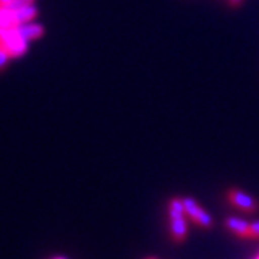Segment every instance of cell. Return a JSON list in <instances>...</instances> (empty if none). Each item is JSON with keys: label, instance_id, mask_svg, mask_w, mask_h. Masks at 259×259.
I'll return each mask as SVG.
<instances>
[{"label": "cell", "instance_id": "8992f818", "mask_svg": "<svg viewBox=\"0 0 259 259\" xmlns=\"http://www.w3.org/2000/svg\"><path fill=\"white\" fill-rule=\"evenodd\" d=\"M0 26L2 28H16L19 26L16 18H15V10L0 6Z\"/></svg>", "mask_w": 259, "mask_h": 259}, {"label": "cell", "instance_id": "8fae6325", "mask_svg": "<svg viewBox=\"0 0 259 259\" xmlns=\"http://www.w3.org/2000/svg\"><path fill=\"white\" fill-rule=\"evenodd\" d=\"M249 238H252V239H259V221L249 225Z\"/></svg>", "mask_w": 259, "mask_h": 259}, {"label": "cell", "instance_id": "5bb4252c", "mask_svg": "<svg viewBox=\"0 0 259 259\" xmlns=\"http://www.w3.org/2000/svg\"><path fill=\"white\" fill-rule=\"evenodd\" d=\"M147 259H157V258H147Z\"/></svg>", "mask_w": 259, "mask_h": 259}, {"label": "cell", "instance_id": "e0dca14e", "mask_svg": "<svg viewBox=\"0 0 259 259\" xmlns=\"http://www.w3.org/2000/svg\"><path fill=\"white\" fill-rule=\"evenodd\" d=\"M0 29H2V26H0Z\"/></svg>", "mask_w": 259, "mask_h": 259}, {"label": "cell", "instance_id": "6da1fadb", "mask_svg": "<svg viewBox=\"0 0 259 259\" xmlns=\"http://www.w3.org/2000/svg\"><path fill=\"white\" fill-rule=\"evenodd\" d=\"M168 214H170V233L173 241L180 243L186 241L187 236V221L186 209L182 197H173L168 202Z\"/></svg>", "mask_w": 259, "mask_h": 259}, {"label": "cell", "instance_id": "9a60e30c", "mask_svg": "<svg viewBox=\"0 0 259 259\" xmlns=\"http://www.w3.org/2000/svg\"><path fill=\"white\" fill-rule=\"evenodd\" d=\"M55 259H64V258H55Z\"/></svg>", "mask_w": 259, "mask_h": 259}, {"label": "cell", "instance_id": "277c9868", "mask_svg": "<svg viewBox=\"0 0 259 259\" xmlns=\"http://www.w3.org/2000/svg\"><path fill=\"white\" fill-rule=\"evenodd\" d=\"M26 42H28V39L20 36L18 32V28H16L15 32H13V35L6 42H3V44L8 48L10 56H19L22 55V54H25V51H26Z\"/></svg>", "mask_w": 259, "mask_h": 259}, {"label": "cell", "instance_id": "4fadbf2b", "mask_svg": "<svg viewBox=\"0 0 259 259\" xmlns=\"http://www.w3.org/2000/svg\"><path fill=\"white\" fill-rule=\"evenodd\" d=\"M13 0H0V6H5V8H8L10 6V3H12Z\"/></svg>", "mask_w": 259, "mask_h": 259}, {"label": "cell", "instance_id": "7c38bea8", "mask_svg": "<svg viewBox=\"0 0 259 259\" xmlns=\"http://www.w3.org/2000/svg\"><path fill=\"white\" fill-rule=\"evenodd\" d=\"M242 2H243V0H228V5H229L231 8H238Z\"/></svg>", "mask_w": 259, "mask_h": 259}, {"label": "cell", "instance_id": "9c48e42d", "mask_svg": "<svg viewBox=\"0 0 259 259\" xmlns=\"http://www.w3.org/2000/svg\"><path fill=\"white\" fill-rule=\"evenodd\" d=\"M9 51H8V48L6 45L0 40V71L6 66V62H8V59H9Z\"/></svg>", "mask_w": 259, "mask_h": 259}, {"label": "cell", "instance_id": "5b68a950", "mask_svg": "<svg viewBox=\"0 0 259 259\" xmlns=\"http://www.w3.org/2000/svg\"><path fill=\"white\" fill-rule=\"evenodd\" d=\"M249 225L250 223L233 216L225 219V226L228 228V231H231L239 238H249Z\"/></svg>", "mask_w": 259, "mask_h": 259}, {"label": "cell", "instance_id": "ba28073f", "mask_svg": "<svg viewBox=\"0 0 259 259\" xmlns=\"http://www.w3.org/2000/svg\"><path fill=\"white\" fill-rule=\"evenodd\" d=\"M18 32L20 36L25 39H37L44 35V28L40 25H29V26H20L18 28Z\"/></svg>", "mask_w": 259, "mask_h": 259}, {"label": "cell", "instance_id": "52a82bcc", "mask_svg": "<svg viewBox=\"0 0 259 259\" xmlns=\"http://www.w3.org/2000/svg\"><path fill=\"white\" fill-rule=\"evenodd\" d=\"M37 10L33 5H29V6H25L22 9L15 10V18H16V22L18 25L20 23H26L29 20H32L33 18H36Z\"/></svg>", "mask_w": 259, "mask_h": 259}, {"label": "cell", "instance_id": "3957f363", "mask_svg": "<svg viewBox=\"0 0 259 259\" xmlns=\"http://www.w3.org/2000/svg\"><path fill=\"white\" fill-rule=\"evenodd\" d=\"M183 203H185L186 214H187L194 223H197L199 226L206 228V229L212 228V216L206 212L203 207L194 200L193 197H183Z\"/></svg>", "mask_w": 259, "mask_h": 259}, {"label": "cell", "instance_id": "7a4b0ae2", "mask_svg": "<svg viewBox=\"0 0 259 259\" xmlns=\"http://www.w3.org/2000/svg\"><path fill=\"white\" fill-rule=\"evenodd\" d=\"M226 197L229 200V203L233 204L236 209H239L245 213H255L259 210V202L252 197L250 194L245 193L241 189H229Z\"/></svg>", "mask_w": 259, "mask_h": 259}, {"label": "cell", "instance_id": "2e32d148", "mask_svg": "<svg viewBox=\"0 0 259 259\" xmlns=\"http://www.w3.org/2000/svg\"><path fill=\"white\" fill-rule=\"evenodd\" d=\"M256 259H259V255H258V258H256Z\"/></svg>", "mask_w": 259, "mask_h": 259}, {"label": "cell", "instance_id": "30bf717a", "mask_svg": "<svg viewBox=\"0 0 259 259\" xmlns=\"http://www.w3.org/2000/svg\"><path fill=\"white\" fill-rule=\"evenodd\" d=\"M33 2H35V0H13V2L10 3V6H8V8L12 10H18L22 9V8H25V6H29V5H33Z\"/></svg>", "mask_w": 259, "mask_h": 259}]
</instances>
